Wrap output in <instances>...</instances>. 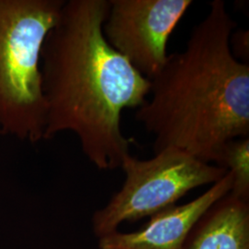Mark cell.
<instances>
[{
    "instance_id": "obj_9",
    "label": "cell",
    "mask_w": 249,
    "mask_h": 249,
    "mask_svg": "<svg viewBox=\"0 0 249 249\" xmlns=\"http://www.w3.org/2000/svg\"><path fill=\"white\" fill-rule=\"evenodd\" d=\"M249 32L239 30L231 33L230 48L232 55L241 62L249 64Z\"/></svg>"
},
{
    "instance_id": "obj_4",
    "label": "cell",
    "mask_w": 249,
    "mask_h": 249,
    "mask_svg": "<svg viewBox=\"0 0 249 249\" xmlns=\"http://www.w3.org/2000/svg\"><path fill=\"white\" fill-rule=\"evenodd\" d=\"M120 168L124 182L92 217L98 238L117 231L120 224L153 216L176 205L196 187L213 185L228 173L178 148L170 147L149 160L127 155Z\"/></svg>"
},
{
    "instance_id": "obj_3",
    "label": "cell",
    "mask_w": 249,
    "mask_h": 249,
    "mask_svg": "<svg viewBox=\"0 0 249 249\" xmlns=\"http://www.w3.org/2000/svg\"><path fill=\"white\" fill-rule=\"evenodd\" d=\"M64 0H0V135L44 140L41 52Z\"/></svg>"
},
{
    "instance_id": "obj_8",
    "label": "cell",
    "mask_w": 249,
    "mask_h": 249,
    "mask_svg": "<svg viewBox=\"0 0 249 249\" xmlns=\"http://www.w3.org/2000/svg\"><path fill=\"white\" fill-rule=\"evenodd\" d=\"M218 165L231 174L232 186L230 194L249 201V137L227 143L223 147Z\"/></svg>"
},
{
    "instance_id": "obj_7",
    "label": "cell",
    "mask_w": 249,
    "mask_h": 249,
    "mask_svg": "<svg viewBox=\"0 0 249 249\" xmlns=\"http://www.w3.org/2000/svg\"><path fill=\"white\" fill-rule=\"evenodd\" d=\"M196 226L185 249H249V201L229 193Z\"/></svg>"
},
{
    "instance_id": "obj_2",
    "label": "cell",
    "mask_w": 249,
    "mask_h": 249,
    "mask_svg": "<svg viewBox=\"0 0 249 249\" xmlns=\"http://www.w3.org/2000/svg\"><path fill=\"white\" fill-rule=\"evenodd\" d=\"M235 28L226 4L214 0L185 49L151 80V99L135 117L152 135L155 153L174 147L218 163L227 143L249 137V64L231 53Z\"/></svg>"
},
{
    "instance_id": "obj_1",
    "label": "cell",
    "mask_w": 249,
    "mask_h": 249,
    "mask_svg": "<svg viewBox=\"0 0 249 249\" xmlns=\"http://www.w3.org/2000/svg\"><path fill=\"white\" fill-rule=\"evenodd\" d=\"M108 10L109 0L65 1L41 52L44 140L71 131L100 170L120 167L130 154L134 140L122 132V114L144 105L151 90V80L105 38Z\"/></svg>"
},
{
    "instance_id": "obj_5",
    "label": "cell",
    "mask_w": 249,
    "mask_h": 249,
    "mask_svg": "<svg viewBox=\"0 0 249 249\" xmlns=\"http://www.w3.org/2000/svg\"><path fill=\"white\" fill-rule=\"evenodd\" d=\"M191 0H109L103 25L108 44L151 80L168 58L167 43Z\"/></svg>"
},
{
    "instance_id": "obj_6",
    "label": "cell",
    "mask_w": 249,
    "mask_h": 249,
    "mask_svg": "<svg viewBox=\"0 0 249 249\" xmlns=\"http://www.w3.org/2000/svg\"><path fill=\"white\" fill-rule=\"evenodd\" d=\"M228 172L203 194L187 204L174 205L151 216L143 228L132 232L116 231L99 238L100 249H185L191 232L209 210L231 192Z\"/></svg>"
}]
</instances>
